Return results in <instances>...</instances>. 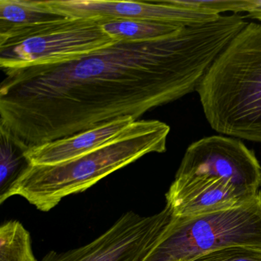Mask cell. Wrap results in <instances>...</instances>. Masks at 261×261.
Masks as SVG:
<instances>
[{
    "mask_svg": "<svg viewBox=\"0 0 261 261\" xmlns=\"http://www.w3.org/2000/svg\"><path fill=\"white\" fill-rule=\"evenodd\" d=\"M221 15L149 42H116L82 59L5 72L0 130L24 150L94 129L196 91L217 58L241 32Z\"/></svg>",
    "mask_w": 261,
    "mask_h": 261,
    "instance_id": "1",
    "label": "cell"
},
{
    "mask_svg": "<svg viewBox=\"0 0 261 261\" xmlns=\"http://www.w3.org/2000/svg\"><path fill=\"white\" fill-rule=\"evenodd\" d=\"M169 125L137 120L101 147L65 163L30 165L10 189L7 200L19 195L41 212L56 207L65 197L82 193L113 172L146 154L166 151Z\"/></svg>",
    "mask_w": 261,
    "mask_h": 261,
    "instance_id": "2",
    "label": "cell"
},
{
    "mask_svg": "<svg viewBox=\"0 0 261 261\" xmlns=\"http://www.w3.org/2000/svg\"><path fill=\"white\" fill-rule=\"evenodd\" d=\"M196 91L214 130L261 143V22L247 23L232 39Z\"/></svg>",
    "mask_w": 261,
    "mask_h": 261,
    "instance_id": "3",
    "label": "cell"
},
{
    "mask_svg": "<svg viewBox=\"0 0 261 261\" xmlns=\"http://www.w3.org/2000/svg\"><path fill=\"white\" fill-rule=\"evenodd\" d=\"M117 42L103 31L100 19L67 16L0 31V67L8 72L67 63Z\"/></svg>",
    "mask_w": 261,
    "mask_h": 261,
    "instance_id": "4",
    "label": "cell"
},
{
    "mask_svg": "<svg viewBox=\"0 0 261 261\" xmlns=\"http://www.w3.org/2000/svg\"><path fill=\"white\" fill-rule=\"evenodd\" d=\"M261 248V191L230 208L195 216H174L146 261H192L231 247Z\"/></svg>",
    "mask_w": 261,
    "mask_h": 261,
    "instance_id": "5",
    "label": "cell"
},
{
    "mask_svg": "<svg viewBox=\"0 0 261 261\" xmlns=\"http://www.w3.org/2000/svg\"><path fill=\"white\" fill-rule=\"evenodd\" d=\"M173 218L167 204L150 216L129 211L88 244L68 251L51 250L41 261H146Z\"/></svg>",
    "mask_w": 261,
    "mask_h": 261,
    "instance_id": "6",
    "label": "cell"
},
{
    "mask_svg": "<svg viewBox=\"0 0 261 261\" xmlns=\"http://www.w3.org/2000/svg\"><path fill=\"white\" fill-rule=\"evenodd\" d=\"M176 174H211L227 178L256 195L261 186V166L242 142L224 136L204 137L188 147Z\"/></svg>",
    "mask_w": 261,
    "mask_h": 261,
    "instance_id": "7",
    "label": "cell"
},
{
    "mask_svg": "<svg viewBox=\"0 0 261 261\" xmlns=\"http://www.w3.org/2000/svg\"><path fill=\"white\" fill-rule=\"evenodd\" d=\"M66 16L100 20H144L188 25L212 22L221 15L187 7L180 0L152 2L108 0H48Z\"/></svg>",
    "mask_w": 261,
    "mask_h": 261,
    "instance_id": "8",
    "label": "cell"
},
{
    "mask_svg": "<svg viewBox=\"0 0 261 261\" xmlns=\"http://www.w3.org/2000/svg\"><path fill=\"white\" fill-rule=\"evenodd\" d=\"M230 180L208 174L175 175L166 194L175 217L195 216L241 205L254 198Z\"/></svg>",
    "mask_w": 261,
    "mask_h": 261,
    "instance_id": "9",
    "label": "cell"
},
{
    "mask_svg": "<svg viewBox=\"0 0 261 261\" xmlns=\"http://www.w3.org/2000/svg\"><path fill=\"white\" fill-rule=\"evenodd\" d=\"M136 120L121 117L94 129L28 149L25 156L32 165H55L85 155L115 139Z\"/></svg>",
    "mask_w": 261,
    "mask_h": 261,
    "instance_id": "10",
    "label": "cell"
},
{
    "mask_svg": "<svg viewBox=\"0 0 261 261\" xmlns=\"http://www.w3.org/2000/svg\"><path fill=\"white\" fill-rule=\"evenodd\" d=\"M47 1L0 0V31L57 20L65 17Z\"/></svg>",
    "mask_w": 261,
    "mask_h": 261,
    "instance_id": "11",
    "label": "cell"
},
{
    "mask_svg": "<svg viewBox=\"0 0 261 261\" xmlns=\"http://www.w3.org/2000/svg\"><path fill=\"white\" fill-rule=\"evenodd\" d=\"M100 25L107 34L118 42H137L169 37L186 27L177 24L144 20H100Z\"/></svg>",
    "mask_w": 261,
    "mask_h": 261,
    "instance_id": "12",
    "label": "cell"
},
{
    "mask_svg": "<svg viewBox=\"0 0 261 261\" xmlns=\"http://www.w3.org/2000/svg\"><path fill=\"white\" fill-rule=\"evenodd\" d=\"M25 152L7 133L0 130V204L7 201L13 185L31 165Z\"/></svg>",
    "mask_w": 261,
    "mask_h": 261,
    "instance_id": "13",
    "label": "cell"
},
{
    "mask_svg": "<svg viewBox=\"0 0 261 261\" xmlns=\"http://www.w3.org/2000/svg\"><path fill=\"white\" fill-rule=\"evenodd\" d=\"M0 261H38L31 234L20 221L10 220L0 226Z\"/></svg>",
    "mask_w": 261,
    "mask_h": 261,
    "instance_id": "14",
    "label": "cell"
},
{
    "mask_svg": "<svg viewBox=\"0 0 261 261\" xmlns=\"http://www.w3.org/2000/svg\"><path fill=\"white\" fill-rule=\"evenodd\" d=\"M187 7L196 10H205L216 15L225 12H233L238 14L242 12L248 13L261 5V1L256 0H217V1H182Z\"/></svg>",
    "mask_w": 261,
    "mask_h": 261,
    "instance_id": "15",
    "label": "cell"
},
{
    "mask_svg": "<svg viewBox=\"0 0 261 261\" xmlns=\"http://www.w3.org/2000/svg\"><path fill=\"white\" fill-rule=\"evenodd\" d=\"M192 261H261V248L227 247L206 253Z\"/></svg>",
    "mask_w": 261,
    "mask_h": 261,
    "instance_id": "16",
    "label": "cell"
},
{
    "mask_svg": "<svg viewBox=\"0 0 261 261\" xmlns=\"http://www.w3.org/2000/svg\"><path fill=\"white\" fill-rule=\"evenodd\" d=\"M247 16L251 19H256L261 22V5L247 13Z\"/></svg>",
    "mask_w": 261,
    "mask_h": 261,
    "instance_id": "17",
    "label": "cell"
}]
</instances>
